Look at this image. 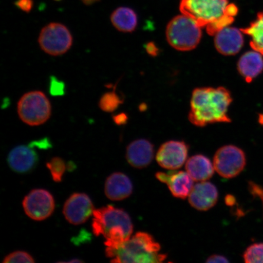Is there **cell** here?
I'll list each match as a JSON object with an SVG mask.
<instances>
[{
    "label": "cell",
    "instance_id": "6da1fadb",
    "mask_svg": "<svg viewBox=\"0 0 263 263\" xmlns=\"http://www.w3.org/2000/svg\"><path fill=\"white\" fill-rule=\"evenodd\" d=\"M232 101L231 95L225 88H196L191 101L190 122L199 127L230 123L228 110Z\"/></svg>",
    "mask_w": 263,
    "mask_h": 263
},
{
    "label": "cell",
    "instance_id": "7a4b0ae2",
    "mask_svg": "<svg viewBox=\"0 0 263 263\" xmlns=\"http://www.w3.org/2000/svg\"><path fill=\"white\" fill-rule=\"evenodd\" d=\"M92 229L95 236L103 235L107 248L115 249L131 238L134 227L124 210L111 205L95 210Z\"/></svg>",
    "mask_w": 263,
    "mask_h": 263
},
{
    "label": "cell",
    "instance_id": "3957f363",
    "mask_svg": "<svg viewBox=\"0 0 263 263\" xmlns=\"http://www.w3.org/2000/svg\"><path fill=\"white\" fill-rule=\"evenodd\" d=\"M160 249L152 235L139 232L117 248H107L106 255L111 262L159 263L167 258Z\"/></svg>",
    "mask_w": 263,
    "mask_h": 263
},
{
    "label": "cell",
    "instance_id": "277c9868",
    "mask_svg": "<svg viewBox=\"0 0 263 263\" xmlns=\"http://www.w3.org/2000/svg\"><path fill=\"white\" fill-rule=\"evenodd\" d=\"M228 0H181L180 10L200 27L206 28L226 16H232L228 11Z\"/></svg>",
    "mask_w": 263,
    "mask_h": 263
},
{
    "label": "cell",
    "instance_id": "5b68a950",
    "mask_svg": "<svg viewBox=\"0 0 263 263\" xmlns=\"http://www.w3.org/2000/svg\"><path fill=\"white\" fill-rule=\"evenodd\" d=\"M167 42L172 47L182 51L192 50L199 44L201 27L185 15L175 16L166 28Z\"/></svg>",
    "mask_w": 263,
    "mask_h": 263
},
{
    "label": "cell",
    "instance_id": "8992f818",
    "mask_svg": "<svg viewBox=\"0 0 263 263\" xmlns=\"http://www.w3.org/2000/svg\"><path fill=\"white\" fill-rule=\"evenodd\" d=\"M17 112L21 120L25 124L31 126H40L51 117V104L44 92L31 91L20 99Z\"/></svg>",
    "mask_w": 263,
    "mask_h": 263
},
{
    "label": "cell",
    "instance_id": "52a82bcc",
    "mask_svg": "<svg viewBox=\"0 0 263 263\" xmlns=\"http://www.w3.org/2000/svg\"><path fill=\"white\" fill-rule=\"evenodd\" d=\"M73 41V36L67 26L57 22L44 26L38 39L42 50L52 57L65 54L72 47Z\"/></svg>",
    "mask_w": 263,
    "mask_h": 263
},
{
    "label": "cell",
    "instance_id": "ba28073f",
    "mask_svg": "<svg viewBox=\"0 0 263 263\" xmlns=\"http://www.w3.org/2000/svg\"><path fill=\"white\" fill-rule=\"evenodd\" d=\"M213 165L216 172L223 178H233L244 170L246 165V154L237 146H222L214 156Z\"/></svg>",
    "mask_w": 263,
    "mask_h": 263
},
{
    "label": "cell",
    "instance_id": "9c48e42d",
    "mask_svg": "<svg viewBox=\"0 0 263 263\" xmlns=\"http://www.w3.org/2000/svg\"><path fill=\"white\" fill-rule=\"evenodd\" d=\"M25 212L35 221H43L49 218L55 208L53 196L48 191L35 189L31 191L23 201Z\"/></svg>",
    "mask_w": 263,
    "mask_h": 263
},
{
    "label": "cell",
    "instance_id": "30bf717a",
    "mask_svg": "<svg viewBox=\"0 0 263 263\" xmlns=\"http://www.w3.org/2000/svg\"><path fill=\"white\" fill-rule=\"evenodd\" d=\"M94 205L86 194L76 193L65 202L63 213L66 219L73 225H80L87 221L94 212Z\"/></svg>",
    "mask_w": 263,
    "mask_h": 263
},
{
    "label": "cell",
    "instance_id": "8fae6325",
    "mask_svg": "<svg viewBox=\"0 0 263 263\" xmlns=\"http://www.w3.org/2000/svg\"><path fill=\"white\" fill-rule=\"evenodd\" d=\"M188 152L189 146L183 141H169L160 147L156 160L163 168L175 170L185 163Z\"/></svg>",
    "mask_w": 263,
    "mask_h": 263
},
{
    "label": "cell",
    "instance_id": "7c38bea8",
    "mask_svg": "<svg viewBox=\"0 0 263 263\" xmlns=\"http://www.w3.org/2000/svg\"><path fill=\"white\" fill-rule=\"evenodd\" d=\"M218 200V192L216 186L205 181L194 185L189 196L190 205L199 211L212 209Z\"/></svg>",
    "mask_w": 263,
    "mask_h": 263
},
{
    "label": "cell",
    "instance_id": "4fadbf2b",
    "mask_svg": "<svg viewBox=\"0 0 263 263\" xmlns=\"http://www.w3.org/2000/svg\"><path fill=\"white\" fill-rule=\"evenodd\" d=\"M156 178L167 184L172 195L177 198L185 199L189 197L193 187V180L187 172L157 173Z\"/></svg>",
    "mask_w": 263,
    "mask_h": 263
},
{
    "label": "cell",
    "instance_id": "5bb4252c",
    "mask_svg": "<svg viewBox=\"0 0 263 263\" xmlns=\"http://www.w3.org/2000/svg\"><path fill=\"white\" fill-rule=\"evenodd\" d=\"M39 158L32 146H18L9 154L8 162L14 172L21 174L28 173L37 166Z\"/></svg>",
    "mask_w": 263,
    "mask_h": 263
},
{
    "label": "cell",
    "instance_id": "9a60e30c",
    "mask_svg": "<svg viewBox=\"0 0 263 263\" xmlns=\"http://www.w3.org/2000/svg\"><path fill=\"white\" fill-rule=\"evenodd\" d=\"M241 29L226 27L217 32L215 38V47L220 53L225 55H235L244 45V37Z\"/></svg>",
    "mask_w": 263,
    "mask_h": 263
},
{
    "label": "cell",
    "instance_id": "2e32d148",
    "mask_svg": "<svg viewBox=\"0 0 263 263\" xmlns=\"http://www.w3.org/2000/svg\"><path fill=\"white\" fill-rule=\"evenodd\" d=\"M154 156V145L146 140H135L127 147V162L136 168L142 169L149 166L152 162Z\"/></svg>",
    "mask_w": 263,
    "mask_h": 263
},
{
    "label": "cell",
    "instance_id": "e0dca14e",
    "mask_svg": "<svg viewBox=\"0 0 263 263\" xmlns=\"http://www.w3.org/2000/svg\"><path fill=\"white\" fill-rule=\"evenodd\" d=\"M133 185L131 180L122 173L111 174L105 183L104 192L107 198L119 201L129 197L133 193Z\"/></svg>",
    "mask_w": 263,
    "mask_h": 263
},
{
    "label": "cell",
    "instance_id": "ac0fdd59",
    "mask_svg": "<svg viewBox=\"0 0 263 263\" xmlns=\"http://www.w3.org/2000/svg\"><path fill=\"white\" fill-rule=\"evenodd\" d=\"M257 51H248L240 58L238 69L239 73L248 83L258 77L263 71V58Z\"/></svg>",
    "mask_w": 263,
    "mask_h": 263
},
{
    "label": "cell",
    "instance_id": "d6986e66",
    "mask_svg": "<svg viewBox=\"0 0 263 263\" xmlns=\"http://www.w3.org/2000/svg\"><path fill=\"white\" fill-rule=\"evenodd\" d=\"M185 168L186 172L196 182H204L210 179L215 170L209 158L201 154L190 157L187 160Z\"/></svg>",
    "mask_w": 263,
    "mask_h": 263
},
{
    "label": "cell",
    "instance_id": "ffe728a7",
    "mask_svg": "<svg viewBox=\"0 0 263 263\" xmlns=\"http://www.w3.org/2000/svg\"><path fill=\"white\" fill-rule=\"evenodd\" d=\"M110 21L118 31L132 32L136 30L137 28V15L131 8L119 7L111 13Z\"/></svg>",
    "mask_w": 263,
    "mask_h": 263
},
{
    "label": "cell",
    "instance_id": "44dd1931",
    "mask_svg": "<svg viewBox=\"0 0 263 263\" xmlns=\"http://www.w3.org/2000/svg\"><path fill=\"white\" fill-rule=\"evenodd\" d=\"M242 33L251 37V46L254 51L263 55V11L259 12L254 21L241 29Z\"/></svg>",
    "mask_w": 263,
    "mask_h": 263
},
{
    "label": "cell",
    "instance_id": "7402d4cb",
    "mask_svg": "<svg viewBox=\"0 0 263 263\" xmlns=\"http://www.w3.org/2000/svg\"><path fill=\"white\" fill-rule=\"evenodd\" d=\"M123 101V99L114 90L104 93L99 101L98 106L104 112L111 113L116 110Z\"/></svg>",
    "mask_w": 263,
    "mask_h": 263
},
{
    "label": "cell",
    "instance_id": "603a6c76",
    "mask_svg": "<svg viewBox=\"0 0 263 263\" xmlns=\"http://www.w3.org/2000/svg\"><path fill=\"white\" fill-rule=\"evenodd\" d=\"M47 166L51 174L52 180L55 182H60L66 170V164L60 157H54L47 163Z\"/></svg>",
    "mask_w": 263,
    "mask_h": 263
},
{
    "label": "cell",
    "instance_id": "cb8c5ba5",
    "mask_svg": "<svg viewBox=\"0 0 263 263\" xmlns=\"http://www.w3.org/2000/svg\"><path fill=\"white\" fill-rule=\"evenodd\" d=\"M246 263H263V243L250 246L243 254Z\"/></svg>",
    "mask_w": 263,
    "mask_h": 263
},
{
    "label": "cell",
    "instance_id": "d4e9b609",
    "mask_svg": "<svg viewBox=\"0 0 263 263\" xmlns=\"http://www.w3.org/2000/svg\"><path fill=\"white\" fill-rule=\"evenodd\" d=\"M3 263H33L35 262L34 258L25 251H15L5 256Z\"/></svg>",
    "mask_w": 263,
    "mask_h": 263
},
{
    "label": "cell",
    "instance_id": "484cf974",
    "mask_svg": "<svg viewBox=\"0 0 263 263\" xmlns=\"http://www.w3.org/2000/svg\"><path fill=\"white\" fill-rule=\"evenodd\" d=\"M49 91L52 96H63L65 93L64 82L59 80L55 77H51L49 80Z\"/></svg>",
    "mask_w": 263,
    "mask_h": 263
},
{
    "label": "cell",
    "instance_id": "4316f807",
    "mask_svg": "<svg viewBox=\"0 0 263 263\" xmlns=\"http://www.w3.org/2000/svg\"><path fill=\"white\" fill-rule=\"evenodd\" d=\"M16 8H18L22 11L27 13L31 12L33 7H34V3L33 0H16L14 3Z\"/></svg>",
    "mask_w": 263,
    "mask_h": 263
},
{
    "label": "cell",
    "instance_id": "83f0119b",
    "mask_svg": "<svg viewBox=\"0 0 263 263\" xmlns=\"http://www.w3.org/2000/svg\"><path fill=\"white\" fill-rule=\"evenodd\" d=\"M112 117L114 123L118 126H122V125L126 124L128 120L127 114L124 113L114 115Z\"/></svg>",
    "mask_w": 263,
    "mask_h": 263
},
{
    "label": "cell",
    "instance_id": "f1b7e54d",
    "mask_svg": "<svg viewBox=\"0 0 263 263\" xmlns=\"http://www.w3.org/2000/svg\"><path fill=\"white\" fill-rule=\"evenodd\" d=\"M229 260L224 256L219 255H213L207 259L206 262H229Z\"/></svg>",
    "mask_w": 263,
    "mask_h": 263
},
{
    "label": "cell",
    "instance_id": "f546056e",
    "mask_svg": "<svg viewBox=\"0 0 263 263\" xmlns=\"http://www.w3.org/2000/svg\"><path fill=\"white\" fill-rule=\"evenodd\" d=\"M146 51L151 55H156L157 54L158 49L153 43H149L146 45Z\"/></svg>",
    "mask_w": 263,
    "mask_h": 263
},
{
    "label": "cell",
    "instance_id": "4dcf8cb0",
    "mask_svg": "<svg viewBox=\"0 0 263 263\" xmlns=\"http://www.w3.org/2000/svg\"><path fill=\"white\" fill-rule=\"evenodd\" d=\"M226 202L228 205H232L235 202V197L231 195L228 196L226 197Z\"/></svg>",
    "mask_w": 263,
    "mask_h": 263
},
{
    "label": "cell",
    "instance_id": "1f68e13d",
    "mask_svg": "<svg viewBox=\"0 0 263 263\" xmlns=\"http://www.w3.org/2000/svg\"><path fill=\"white\" fill-rule=\"evenodd\" d=\"M81 1L85 6H91L95 3L100 2V0H81Z\"/></svg>",
    "mask_w": 263,
    "mask_h": 263
},
{
    "label": "cell",
    "instance_id": "d6a6232c",
    "mask_svg": "<svg viewBox=\"0 0 263 263\" xmlns=\"http://www.w3.org/2000/svg\"><path fill=\"white\" fill-rule=\"evenodd\" d=\"M258 122L263 126V114H259Z\"/></svg>",
    "mask_w": 263,
    "mask_h": 263
},
{
    "label": "cell",
    "instance_id": "836d02e7",
    "mask_svg": "<svg viewBox=\"0 0 263 263\" xmlns=\"http://www.w3.org/2000/svg\"><path fill=\"white\" fill-rule=\"evenodd\" d=\"M54 1H55V2H61V1H62V0H54Z\"/></svg>",
    "mask_w": 263,
    "mask_h": 263
}]
</instances>
